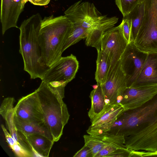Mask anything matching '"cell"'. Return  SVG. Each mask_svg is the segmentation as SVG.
<instances>
[{"mask_svg":"<svg viewBox=\"0 0 157 157\" xmlns=\"http://www.w3.org/2000/svg\"><path fill=\"white\" fill-rule=\"evenodd\" d=\"M147 54L139 50L133 42L128 44L120 59L121 67L126 77L127 87H131L136 81Z\"/></svg>","mask_w":157,"mask_h":157,"instance_id":"obj_6","label":"cell"},{"mask_svg":"<svg viewBox=\"0 0 157 157\" xmlns=\"http://www.w3.org/2000/svg\"><path fill=\"white\" fill-rule=\"evenodd\" d=\"M14 110L15 116L17 118L39 123H44L43 111L36 90L21 98L14 107Z\"/></svg>","mask_w":157,"mask_h":157,"instance_id":"obj_10","label":"cell"},{"mask_svg":"<svg viewBox=\"0 0 157 157\" xmlns=\"http://www.w3.org/2000/svg\"><path fill=\"white\" fill-rule=\"evenodd\" d=\"M145 156H156L157 157V151H131V157H145Z\"/></svg>","mask_w":157,"mask_h":157,"instance_id":"obj_29","label":"cell"},{"mask_svg":"<svg viewBox=\"0 0 157 157\" xmlns=\"http://www.w3.org/2000/svg\"><path fill=\"white\" fill-rule=\"evenodd\" d=\"M0 114L5 121L9 133L16 142L18 143L20 134L15 125L14 107L0 111Z\"/></svg>","mask_w":157,"mask_h":157,"instance_id":"obj_22","label":"cell"},{"mask_svg":"<svg viewBox=\"0 0 157 157\" xmlns=\"http://www.w3.org/2000/svg\"><path fill=\"white\" fill-rule=\"evenodd\" d=\"M97 52L95 78L97 83L102 84L105 81L110 67L111 61L108 55L105 52L101 50Z\"/></svg>","mask_w":157,"mask_h":157,"instance_id":"obj_20","label":"cell"},{"mask_svg":"<svg viewBox=\"0 0 157 157\" xmlns=\"http://www.w3.org/2000/svg\"><path fill=\"white\" fill-rule=\"evenodd\" d=\"M90 92L91 105L88 115L91 122L100 116L109 105H107L105 95L101 84Z\"/></svg>","mask_w":157,"mask_h":157,"instance_id":"obj_19","label":"cell"},{"mask_svg":"<svg viewBox=\"0 0 157 157\" xmlns=\"http://www.w3.org/2000/svg\"><path fill=\"white\" fill-rule=\"evenodd\" d=\"M125 109L120 104L109 106L93 121L86 131L88 134L102 136L109 132Z\"/></svg>","mask_w":157,"mask_h":157,"instance_id":"obj_12","label":"cell"},{"mask_svg":"<svg viewBox=\"0 0 157 157\" xmlns=\"http://www.w3.org/2000/svg\"><path fill=\"white\" fill-rule=\"evenodd\" d=\"M42 17L39 13L25 20L19 28V52L22 57L24 70L31 79L43 78L50 68L45 64L39 41Z\"/></svg>","mask_w":157,"mask_h":157,"instance_id":"obj_2","label":"cell"},{"mask_svg":"<svg viewBox=\"0 0 157 157\" xmlns=\"http://www.w3.org/2000/svg\"><path fill=\"white\" fill-rule=\"evenodd\" d=\"M55 1L56 0H55Z\"/></svg>","mask_w":157,"mask_h":157,"instance_id":"obj_33","label":"cell"},{"mask_svg":"<svg viewBox=\"0 0 157 157\" xmlns=\"http://www.w3.org/2000/svg\"><path fill=\"white\" fill-rule=\"evenodd\" d=\"M101 85L107 105L120 104L122 94L127 87L126 77L122 69L120 59L109 70L105 81Z\"/></svg>","mask_w":157,"mask_h":157,"instance_id":"obj_8","label":"cell"},{"mask_svg":"<svg viewBox=\"0 0 157 157\" xmlns=\"http://www.w3.org/2000/svg\"><path fill=\"white\" fill-rule=\"evenodd\" d=\"M98 83H97V84L94 85L92 86V87H93V88H94V89H96L97 88V87L98 86Z\"/></svg>","mask_w":157,"mask_h":157,"instance_id":"obj_32","label":"cell"},{"mask_svg":"<svg viewBox=\"0 0 157 157\" xmlns=\"http://www.w3.org/2000/svg\"><path fill=\"white\" fill-rule=\"evenodd\" d=\"M27 2V0H1L0 19L3 35L10 28H19L18 19Z\"/></svg>","mask_w":157,"mask_h":157,"instance_id":"obj_13","label":"cell"},{"mask_svg":"<svg viewBox=\"0 0 157 157\" xmlns=\"http://www.w3.org/2000/svg\"><path fill=\"white\" fill-rule=\"evenodd\" d=\"M132 151H157V94L140 107L124 110L112 128Z\"/></svg>","mask_w":157,"mask_h":157,"instance_id":"obj_1","label":"cell"},{"mask_svg":"<svg viewBox=\"0 0 157 157\" xmlns=\"http://www.w3.org/2000/svg\"><path fill=\"white\" fill-rule=\"evenodd\" d=\"M64 13L74 25L89 29L97 23L107 18L106 15H102L93 3L82 0L71 6Z\"/></svg>","mask_w":157,"mask_h":157,"instance_id":"obj_7","label":"cell"},{"mask_svg":"<svg viewBox=\"0 0 157 157\" xmlns=\"http://www.w3.org/2000/svg\"><path fill=\"white\" fill-rule=\"evenodd\" d=\"M157 85V52L148 53L140 74L131 87Z\"/></svg>","mask_w":157,"mask_h":157,"instance_id":"obj_15","label":"cell"},{"mask_svg":"<svg viewBox=\"0 0 157 157\" xmlns=\"http://www.w3.org/2000/svg\"><path fill=\"white\" fill-rule=\"evenodd\" d=\"M1 126L5 136L6 141L10 147H11L16 142L10 133L8 132L7 129L5 127L4 125L3 124H2Z\"/></svg>","mask_w":157,"mask_h":157,"instance_id":"obj_30","label":"cell"},{"mask_svg":"<svg viewBox=\"0 0 157 157\" xmlns=\"http://www.w3.org/2000/svg\"><path fill=\"white\" fill-rule=\"evenodd\" d=\"M74 25L65 15H52L42 19L39 41L44 62L49 67L62 57L63 45Z\"/></svg>","mask_w":157,"mask_h":157,"instance_id":"obj_3","label":"cell"},{"mask_svg":"<svg viewBox=\"0 0 157 157\" xmlns=\"http://www.w3.org/2000/svg\"><path fill=\"white\" fill-rule=\"evenodd\" d=\"M104 146L96 157H126L128 149L125 144L124 136L107 132L103 136Z\"/></svg>","mask_w":157,"mask_h":157,"instance_id":"obj_14","label":"cell"},{"mask_svg":"<svg viewBox=\"0 0 157 157\" xmlns=\"http://www.w3.org/2000/svg\"><path fill=\"white\" fill-rule=\"evenodd\" d=\"M74 157H93L90 149L85 145L73 156Z\"/></svg>","mask_w":157,"mask_h":157,"instance_id":"obj_28","label":"cell"},{"mask_svg":"<svg viewBox=\"0 0 157 157\" xmlns=\"http://www.w3.org/2000/svg\"><path fill=\"white\" fill-rule=\"evenodd\" d=\"M89 29L81 26L74 25L72 29L66 39L62 51L63 52L70 46L76 43L81 40L86 38Z\"/></svg>","mask_w":157,"mask_h":157,"instance_id":"obj_23","label":"cell"},{"mask_svg":"<svg viewBox=\"0 0 157 157\" xmlns=\"http://www.w3.org/2000/svg\"><path fill=\"white\" fill-rule=\"evenodd\" d=\"M142 0H115V3L123 17L128 15Z\"/></svg>","mask_w":157,"mask_h":157,"instance_id":"obj_25","label":"cell"},{"mask_svg":"<svg viewBox=\"0 0 157 157\" xmlns=\"http://www.w3.org/2000/svg\"><path fill=\"white\" fill-rule=\"evenodd\" d=\"M50 0H27L33 4L39 6H44L48 5Z\"/></svg>","mask_w":157,"mask_h":157,"instance_id":"obj_31","label":"cell"},{"mask_svg":"<svg viewBox=\"0 0 157 157\" xmlns=\"http://www.w3.org/2000/svg\"><path fill=\"white\" fill-rule=\"evenodd\" d=\"M144 10V3L142 0L128 15L124 17L131 21V42H133L137 36L143 17Z\"/></svg>","mask_w":157,"mask_h":157,"instance_id":"obj_21","label":"cell"},{"mask_svg":"<svg viewBox=\"0 0 157 157\" xmlns=\"http://www.w3.org/2000/svg\"><path fill=\"white\" fill-rule=\"evenodd\" d=\"M103 136L88 134L84 135L83 136L84 145L90 149L93 157H96L104 146L103 140Z\"/></svg>","mask_w":157,"mask_h":157,"instance_id":"obj_24","label":"cell"},{"mask_svg":"<svg viewBox=\"0 0 157 157\" xmlns=\"http://www.w3.org/2000/svg\"><path fill=\"white\" fill-rule=\"evenodd\" d=\"M79 63L72 54L62 57L47 71L42 81L55 87L65 86L75 77Z\"/></svg>","mask_w":157,"mask_h":157,"instance_id":"obj_5","label":"cell"},{"mask_svg":"<svg viewBox=\"0 0 157 157\" xmlns=\"http://www.w3.org/2000/svg\"><path fill=\"white\" fill-rule=\"evenodd\" d=\"M123 35L128 44L131 42L132 23L129 19L124 18L120 24Z\"/></svg>","mask_w":157,"mask_h":157,"instance_id":"obj_26","label":"cell"},{"mask_svg":"<svg viewBox=\"0 0 157 157\" xmlns=\"http://www.w3.org/2000/svg\"><path fill=\"white\" fill-rule=\"evenodd\" d=\"M128 44L120 25L109 29L104 33L101 40V50L106 53L110 60L109 70L120 59Z\"/></svg>","mask_w":157,"mask_h":157,"instance_id":"obj_9","label":"cell"},{"mask_svg":"<svg viewBox=\"0 0 157 157\" xmlns=\"http://www.w3.org/2000/svg\"><path fill=\"white\" fill-rule=\"evenodd\" d=\"M118 21V18L114 17H107L96 23L89 30L86 38V44L94 47L97 51L100 50L103 34L106 31L113 27Z\"/></svg>","mask_w":157,"mask_h":157,"instance_id":"obj_16","label":"cell"},{"mask_svg":"<svg viewBox=\"0 0 157 157\" xmlns=\"http://www.w3.org/2000/svg\"><path fill=\"white\" fill-rule=\"evenodd\" d=\"M34 155L48 157L55 141L44 135L33 134L25 136Z\"/></svg>","mask_w":157,"mask_h":157,"instance_id":"obj_17","label":"cell"},{"mask_svg":"<svg viewBox=\"0 0 157 157\" xmlns=\"http://www.w3.org/2000/svg\"><path fill=\"white\" fill-rule=\"evenodd\" d=\"M15 122L17 130L25 136L39 134L54 140L52 135L44 123L26 121L15 116Z\"/></svg>","mask_w":157,"mask_h":157,"instance_id":"obj_18","label":"cell"},{"mask_svg":"<svg viewBox=\"0 0 157 157\" xmlns=\"http://www.w3.org/2000/svg\"><path fill=\"white\" fill-rule=\"evenodd\" d=\"M157 94V85L127 87L120 104L125 110L137 108L151 99Z\"/></svg>","mask_w":157,"mask_h":157,"instance_id":"obj_11","label":"cell"},{"mask_svg":"<svg viewBox=\"0 0 157 157\" xmlns=\"http://www.w3.org/2000/svg\"><path fill=\"white\" fill-rule=\"evenodd\" d=\"M15 155L21 157H29L34 156V154L27 151L21 146L18 143L15 144L11 147Z\"/></svg>","mask_w":157,"mask_h":157,"instance_id":"obj_27","label":"cell"},{"mask_svg":"<svg viewBox=\"0 0 157 157\" xmlns=\"http://www.w3.org/2000/svg\"><path fill=\"white\" fill-rule=\"evenodd\" d=\"M36 91L43 111L45 125L54 141H58L63 134L70 115L63 101L64 91L42 81Z\"/></svg>","mask_w":157,"mask_h":157,"instance_id":"obj_4","label":"cell"}]
</instances>
